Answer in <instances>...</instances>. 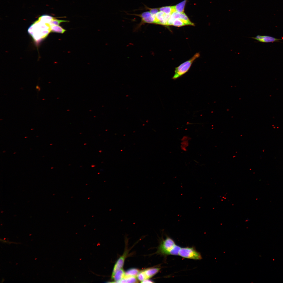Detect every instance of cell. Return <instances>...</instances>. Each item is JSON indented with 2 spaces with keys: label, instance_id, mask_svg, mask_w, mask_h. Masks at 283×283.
<instances>
[{
  "label": "cell",
  "instance_id": "obj_1",
  "mask_svg": "<svg viewBox=\"0 0 283 283\" xmlns=\"http://www.w3.org/2000/svg\"><path fill=\"white\" fill-rule=\"evenodd\" d=\"M51 32L49 24H46L38 20L29 28L28 32L33 40L39 42L45 38Z\"/></svg>",
  "mask_w": 283,
  "mask_h": 283
},
{
  "label": "cell",
  "instance_id": "obj_2",
  "mask_svg": "<svg viewBox=\"0 0 283 283\" xmlns=\"http://www.w3.org/2000/svg\"><path fill=\"white\" fill-rule=\"evenodd\" d=\"M181 248L176 244L172 239L167 237L161 242L158 248L157 253L165 255H178Z\"/></svg>",
  "mask_w": 283,
  "mask_h": 283
},
{
  "label": "cell",
  "instance_id": "obj_3",
  "mask_svg": "<svg viewBox=\"0 0 283 283\" xmlns=\"http://www.w3.org/2000/svg\"><path fill=\"white\" fill-rule=\"evenodd\" d=\"M200 56L199 53H197L189 60L175 68V74L172 78V79L174 80L176 79L187 72L194 61Z\"/></svg>",
  "mask_w": 283,
  "mask_h": 283
},
{
  "label": "cell",
  "instance_id": "obj_4",
  "mask_svg": "<svg viewBox=\"0 0 283 283\" xmlns=\"http://www.w3.org/2000/svg\"><path fill=\"white\" fill-rule=\"evenodd\" d=\"M178 255L183 258L195 260H200L202 258L200 254L193 247L181 248Z\"/></svg>",
  "mask_w": 283,
  "mask_h": 283
},
{
  "label": "cell",
  "instance_id": "obj_5",
  "mask_svg": "<svg viewBox=\"0 0 283 283\" xmlns=\"http://www.w3.org/2000/svg\"><path fill=\"white\" fill-rule=\"evenodd\" d=\"M141 18V21L138 26L137 28H139L143 24H146L155 23V15H152L149 11L144 12L140 14H134Z\"/></svg>",
  "mask_w": 283,
  "mask_h": 283
},
{
  "label": "cell",
  "instance_id": "obj_6",
  "mask_svg": "<svg viewBox=\"0 0 283 283\" xmlns=\"http://www.w3.org/2000/svg\"><path fill=\"white\" fill-rule=\"evenodd\" d=\"M171 15H167L163 12L159 11L155 15V24L167 25L168 21Z\"/></svg>",
  "mask_w": 283,
  "mask_h": 283
},
{
  "label": "cell",
  "instance_id": "obj_7",
  "mask_svg": "<svg viewBox=\"0 0 283 283\" xmlns=\"http://www.w3.org/2000/svg\"><path fill=\"white\" fill-rule=\"evenodd\" d=\"M252 38L258 41L263 43H270L274 42H280V41L283 40V39L276 38L267 35H257Z\"/></svg>",
  "mask_w": 283,
  "mask_h": 283
},
{
  "label": "cell",
  "instance_id": "obj_8",
  "mask_svg": "<svg viewBox=\"0 0 283 283\" xmlns=\"http://www.w3.org/2000/svg\"><path fill=\"white\" fill-rule=\"evenodd\" d=\"M126 254L127 253L126 252L117 261L114 266L111 276L114 275L117 271L121 269L123 267L126 256Z\"/></svg>",
  "mask_w": 283,
  "mask_h": 283
},
{
  "label": "cell",
  "instance_id": "obj_9",
  "mask_svg": "<svg viewBox=\"0 0 283 283\" xmlns=\"http://www.w3.org/2000/svg\"><path fill=\"white\" fill-rule=\"evenodd\" d=\"M125 276V272L122 268L117 271L114 275L111 277L115 282H118Z\"/></svg>",
  "mask_w": 283,
  "mask_h": 283
},
{
  "label": "cell",
  "instance_id": "obj_10",
  "mask_svg": "<svg viewBox=\"0 0 283 283\" xmlns=\"http://www.w3.org/2000/svg\"><path fill=\"white\" fill-rule=\"evenodd\" d=\"M161 269L159 268H152L143 270L148 279L151 278L158 273Z\"/></svg>",
  "mask_w": 283,
  "mask_h": 283
},
{
  "label": "cell",
  "instance_id": "obj_11",
  "mask_svg": "<svg viewBox=\"0 0 283 283\" xmlns=\"http://www.w3.org/2000/svg\"><path fill=\"white\" fill-rule=\"evenodd\" d=\"M158 8L159 11L167 15H171L173 12H175L174 6L163 7Z\"/></svg>",
  "mask_w": 283,
  "mask_h": 283
},
{
  "label": "cell",
  "instance_id": "obj_12",
  "mask_svg": "<svg viewBox=\"0 0 283 283\" xmlns=\"http://www.w3.org/2000/svg\"><path fill=\"white\" fill-rule=\"evenodd\" d=\"M187 0L183 1L174 6L175 12L180 13L184 12L185 7Z\"/></svg>",
  "mask_w": 283,
  "mask_h": 283
},
{
  "label": "cell",
  "instance_id": "obj_13",
  "mask_svg": "<svg viewBox=\"0 0 283 283\" xmlns=\"http://www.w3.org/2000/svg\"><path fill=\"white\" fill-rule=\"evenodd\" d=\"M55 18L48 15H43L40 17L38 20L43 23L49 24Z\"/></svg>",
  "mask_w": 283,
  "mask_h": 283
},
{
  "label": "cell",
  "instance_id": "obj_14",
  "mask_svg": "<svg viewBox=\"0 0 283 283\" xmlns=\"http://www.w3.org/2000/svg\"><path fill=\"white\" fill-rule=\"evenodd\" d=\"M51 32L63 34L66 30L59 25H50Z\"/></svg>",
  "mask_w": 283,
  "mask_h": 283
},
{
  "label": "cell",
  "instance_id": "obj_15",
  "mask_svg": "<svg viewBox=\"0 0 283 283\" xmlns=\"http://www.w3.org/2000/svg\"><path fill=\"white\" fill-rule=\"evenodd\" d=\"M140 272L139 270L135 268H130L125 272V276H137Z\"/></svg>",
  "mask_w": 283,
  "mask_h": 283
},
{
  "label": "cell",
  "instance_id": "obj_16",
  "mask_svg": "<svg viewBox=\"0 0 283 283\" xmlns=\"http://www.w3.org/2000/svg\"><path fill=\"white\" fill-rule=\"evenodd\" d=\"M137 280L134 276H125L124 278L119 281L120 283H134L137 282Z\"/></svg>",
  "mask_w": 283,
  "mask_h": 283
},
{
  "label": "cell",
  "instance_id": "obj_17",
  "mask_svg": "<svg viewBox=\"0 0 283 283\" xmlns=\"http://www.w3.org/2000/svg\"><path fill=\"white\" fill-rule=\"evenodd\" d=\"M186 25H187L186 23L183 20L180 19H177L173 21L172 25L180 27Z\"/></svg>",
  "mask_w": 283,
  "mask_h": 283
},
{
  "label": "cell",
  "instance_id": "obj_18",
  "mask_svg": "<svg viewBox=\"0 0 283 283\" xmlns=\"http://www.w3.org/2000/svg\"><path fill=\"white\" fill-rule=\"evenodd\" d=\"M68 21L67 20L58 19L55 18L53 19L49 24L50 25H59L62 23Z\"/></svg>",
  "mask_w": 283,
  "mask_h": 283
},
{
  "label": "cell",
  "instance_id": "obj_19",
  "mask_svg": "<svg viewBox=\"0 0 283 283\" xmlns=\"http://www.w3.org/2000/svg\"><path fill=\"white\" fill-rule=\"evenodd\" d=\"M137 276L138 279L141 281L148 279L143 271H140Z\"/></svg>",
  "mask_w": 283,
  "mask_h": 283
},
{
  "label": "cell",
  "instance_id": "obj_20",
  "mask_svg": "<svg viewBox=\"0 0 283 283\" xmlns=\"http://www.w3.org/2000/svg\"><path fill=\"white\" fill-rule=\"evenodd\" d=\"M146 8L148 9L150 13L153 15H155L159 11L158 8H150L146 7Z\"/></svg>",
  "mask_w": 283,
  "mask_h": 283
},
{
  "label": "cell",
  "instance_id": "obj_21",
  "mask_svg": "<svg viewBox=\"0 0 283 283\" xmlns=\"http://www.w3.org/2000/svg\"><path fill=\"white\" fill-rule=\"evenodd\" d=\"M141 282L143 283H152L154 282L153 281H152V280H150L148 279H145V280L143 281H142Z\"/></svg>",
  "mask_w": 283,
  "mask_h": 283
}]
</instances>
